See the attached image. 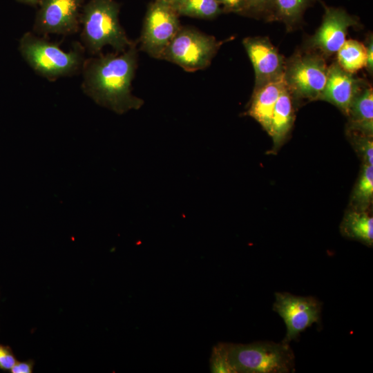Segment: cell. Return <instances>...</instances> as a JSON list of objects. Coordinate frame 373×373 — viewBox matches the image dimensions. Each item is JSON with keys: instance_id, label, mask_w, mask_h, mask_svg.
I'll list each match as a JSON object with an SVG mask.
<instances>
[{"instance_id": "cell-27", "label": "cell", "mask_w": 373, "mask_h": 373, "mask_svg": "<svg viewBox=\"0 0 373 373\" xmlns=\"http://www.w3.org/2000/svg\"><path fill=\"white\" fill-rule=\"evenodd\" d=\"M18 2L30 5V6H37L39 4L41 0H17Z\"/></svg>"}, {"instance_id": "cell-17", "label": "cell", "mask_w": 373, "mask_h": 373, "mask_svg": "<svg viewBox=\"0 0 373 373\" xmlns=\"http://www.w3.org/2000/svg\"><path fill=\"white\" fill-rule=\"evenodd\" d=\"M315 0H271L267 21L283 22L287 30H292L302 19L306 9Z\"/></svg>"}, {"instance_id": "cell-20", "label": "cell", "mask_w": 373, "mask_h": 373, "mask_svg": "<svg viewBox=\"0 0 373 373\" xmlns=\"http://www.w3.org/2000/svg\"><path fill=\"white\" fill-rule=\"evenodd\" d=\"M372 195L373 165L364 163L352 196L355 209L365 210L371 202Z\"/></svg>"}, {"instance_id": "cell-13", "label": "cell", "mask_w": 373, "mask_h": 373, "mask_svg": "<svg viewBox=\"0 0 373 373\" xmlns=\"http://www.w3.org/2000/svg\"><path fill=\"white\" fill-rule=\"evenodd\" d=\"M285 86L282 76L254 89L247 114L256 119L268 133L278 98Z\"/></svg>"}, {"instance_id": "cell-28", "label": "cell", "mask_w": 373, "mask_h": 373, "mask_svg": "<svg viewBox=\"0 0 373 373\" xmlns=\"http://www.w3.org/2000/svg\"><path fill=\"white\" fill-rule=\"evenodd\" d=\"M174 6L179 0H162Z\"/></svg>"}, {"instance_id": "cell-23", "label": "cell", "mask_w": 373, "mask_h": 373, "mask_svg": "<svg viewBox=\"0 0 373 373\" xmlns=\"http://www.w3.org/2000/svg\"><path fill=\"white\" fill-rule=\"evenodd\" d=\"M17 361L10 347L0 344V370L10 372Z\"/></svg>"}, {"instance_id": "cell-3", "label": "cell", "mask_w": 373, "mask_h": 373, "mask_svg": "<svg viewBox=\"0 0 373 373\" xmlns=\"http://www.w3.org/2000/svg\"><path fill=\"white\" fill-rule=\"evenodd\" d=\"M119 4L115 0H88L80 15L81 41L92 55L106 46L122 52L136 44L127 36L119 19Z\"/></svg>"}, {"instance_id": "cell-4", "label": "cell", "mask_w": 373, "mask_h": 373, "mask_svg": "<svg viewBox=\"0 0 373 373\" xmlns=\"http://www.w3.org/2000/svg\"><path fill=\"white\" fill-rule=\"evenodd\" d=\"M19 51L35 73L50 81L81 73L86 59L81 44L65 51L57 44L31 32L20 38Z\"/></svg>"}, {"instance_id": "cell-21", "label": "cell", "mask_w": 373, "mask_h": 373, "mask_svg": "<svg viewBox=\"0 0 373 373\" xmlns=\"http://www.w3.org/2000/svg\"><path fill=\"white\" fill-rule=\"evenodd\" d=\"M271 0H245V10L242 15L267 19Z\"/></svg>"}, {"instance_id": "cell-10", "label": "cell", "mask_w": 373, "mask_h": 373, "mask_svg": "<svg viewBox=\"0 0 373 373\" xmlns=\"http://www.w3.org/2000/svg\"><path fill=\"white\" fill-rule=\"evenodd\" d=\"M324 15L320 27L308 41L309 48L324 57L337 53L345 41L349 28L358 26V19L345 10L325 4Z\"/></svg>"}, {"instance_id": "cell-7", "label": "cell", "mask_w": 373, "mask_h": 373, "mask_svg": "<svg viewBox=\"0 0 373 373\" xmlns=\"http://www.w3.org/2000/svg\"><path fill=\"white\" fill-rule=\"evenodd\" d=\"M181 26L179 15L172 5L162 0L153 1L144 18L140 49L153 58L161 59Z\"/></svg>"}, {"instance_id": "cell-12", "label": "cell", "mask_w": 373, "mask_h": 373, "mask_svg": "<svg viewBox=\"0 0 373 373\" xmlns=\"http://www.w3.org/2000/svg\"><path fill=\"white\" fill-rule=\"evenodd\" d=\"M365 82L334 62L327 68V80L318 99L334 104L347 115L354 96Z\"/></svg>"}, {"instance_id": "cell-16", "label": "cell", "mask_w": 373, "mask_h": 373, "mask_svg": "<svg viewBox=\"0 0 373 373\" xmlns=\"http://www.w3.org/2000/svg\"><path fill=\"white\" fill-rule=\"evenodd\" d=\"M341 233L353 240L372 247L373 244V218L365 210L347 211L341 224Z\"/></svg>"}, {"instance_id": "cell-14", "label": "cell", "mask_w": 373, "mask_h": 373, "mask_svg": "<svg viewBox=\"0 0 373 373\" xmlns=\"http://www.w3.org/2000/svg\"><path fill=\"white\" fill-rule=\"evenodd\" d=\"M349 130L367 136L373 133V90L365 82L354 96L347 114Z\"/></svg>"}, {"instance_id": "cell-24", "label": "cell", "mask_w": 373, "mask_h": 373, "mask_svg": "<svg viewBox=\"0 0 373 373\" xmlns=\"http://www.w3.org/2000/svg\"><path fill=\"white\" fill-rule=\"evenodd\" d=\"M221 6L224 12H234L243 15L245 0H216Z\"/></svg>"}, {"instance_id": "cell-19", "label": "cell", "mask_w": 373, "mask_h": 373, "mask_svg": "<svg viewBox=\"0 0 373 373\" xmlns=\"http://www.w3.org/2000/svg\"><path fill=\"white\" fill-rule=\"evenodd\" d=\"M179 16L213 19L224 12L216 0H179L173 6Z\"/></svg>"}, {"instance_id": "cell-26", "label": "cell", "mask_w": 373, "mask_h": 373, "mask_svg": "<svg viewBox=\"0 0 373 373\" xmlns=\"http://www.w3.org/2000/svg\"><path fill=\"white\" fill-rule=\"evenodd\" d=\"M367 60H366V69L370 74H372L373 71V39L372 36H369L367 40L366 44Z\"/></svg>"}, {"instance_id": "cell-8", "label": "cell", "mask_w": 373, "mask_h": 373, "mask_svg": "<svg viewBox=\"0 0 373 373\" xmlns=\"http://www.w3.org/2000/svg\"><path fill=\"white\" fill-rule=\"evenodd\" d=\"M273 310L284 321L287 332L283 343L298 340L300 334L314 323H320L322 303L313 296L276 292Z\"/></svg>"}, {"instance_id": "cell-9", "label": "cell", "mask_w": 373, "mask_h": 373, "mask_svg": "<svg viewBox=\"0 0 373 373\" xmlns=\"http://www.w3.org/2000/svg\"><path fill=\"white\" fill-rule=\"evenodd\" d=\"M84 3V0H41L33 24L34 32L44 36L77 32Z\"/></svg>"}, {"instance_id": "cell-1", "label": "cell", "mask_w": 373, "mask_h": 373, "mask_svg": "<svg viewBox=\"0 0 373 373\" xmlns=\"http://www.w3.org/2000/svg\"><path fill=\"white\" fill-rule=\"evenodd\" d=\"M136 44L124 52L97 54L86 59L82 89L96 104L117 114L139 109L144 101L132 93L137 67Z\"/></svg>"}, {"instance_id": "cell-2", "label": "cell", "mask_w": 373, "mask_h": 373, "mask_svg": "<svg viewBox=\"0 0 373 373\" xmlns=\"http://www.w3.org/2000/svg\"><path fill=\"white\" fill-rule=\"evenodd\" d=\"M210 364L216 373H288L294 370L295 356L283 342L221 343L213 347Z\"/></svg>"}, {"instance_id": "cell-11", "label": "cell", "mask_w": 373, "mask_h": 373, "mask_svg": "<svg viewBox=\"0 0 373 373\" xmlns=\"http://www.w3.org/2000/svg\"><path fill=\"white\" fill-rule=\"evenodd\" d=\"M242 44L255 73L254 89L283 76L286 60L268 37H246Z\"/></svg>"}, {"instance_id": "cell-6", "label": "cell", "mask_w": 373, "mask_h": 373, "mask_svg": "<svg viewBox=\"0 0 373 373\" xmlns=\"http://www.w3.org/2000/svg\"><path fill=\"white\" fill-rule=\"evenodd\" d=\"M222 44L212 35L181 26L161 59L173 63L187 72L203 70L210 65Z\"/></svg>"}, {"instance_id": "cell-25", "label": "cell", "mask_w": 373, "mask_h": 373, "mask_svg": "<svg viewBox=\"0 0 373 373\" xmlns=\"http://www.w3.org/2000/svg\"><path fill=\"white\" fill-rule=\"evenodd\" d=\"M35 363L32 360L29 359L26 361H17L13 365L10 372L12 373H32Z\"/></svg>"}, {"instance_id": "cell-5", "label": "cell", "mask_w": 373, "mask_h": 373, "mask_svg": "<svg viewBox=\"0 0 373 373\" xmlns=\"http://www.w3.org/2000/svg\"><path fill=\"white\" fill-rule=\"evenodd\" d=\"M327 68L325 57L315 50L296 52L286 60L283 77L294 99H318Z\"/></svg>"}, {"instance_id": "cell-15", "label": "cell", "mask_w": 373, "mask_h": 373, "mask_svg": "<svg viewBox=\"0 0 373 373\" xmlns=\"http://www.w3.org/2000/svg\"><path fill=\"white\" fill-rule=\"evenodd\" d=\"M293 102L294 98L285 86L274 108L268 132L273 139L275 146H278L283 142L293 126L294 121Z\"/></svg>"}, {"instance_id": "cell-18", "label": "cell", "mask_w": 373, "mask_h": 373, "mask_svg": "<svg viewBox=\"0 0 373 373\" xmlns=\"http://www.w3.org/2000/svg\"><path fill=\"white\" fill-rule=\"evenodd\" d=\"M337 54L336 62L349 73H356L366 66L365 46L357 40H345Z\"/></svg>"}, {"instance_id": "cell-22", "label": "cell", "mask_w": 373, "mask_h": 373, "mask_svg": "<svg viewBox=\"0 0 373 373\" xmlns=\"http://www.w3.org/2000/svg\"><path fill=\"white\" fill-rule=\"evenodd\" d=\"M355 134V144L359 153L363 157L365 163L373 165V142L372 136L359 133Z\"/></svg>"}]
</instances>
